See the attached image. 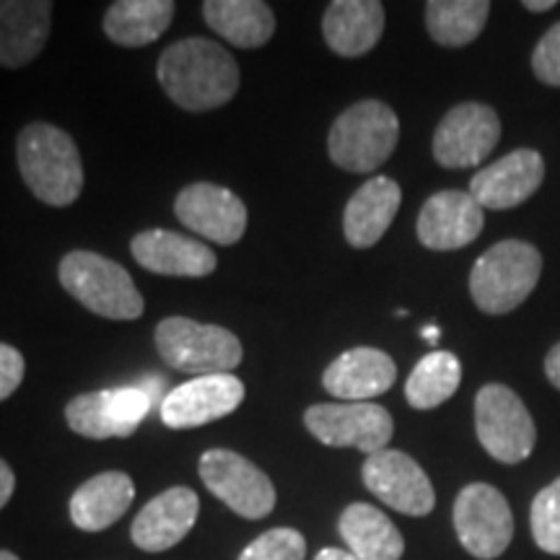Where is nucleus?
Listing matches in <instances>:
<instances>
[{"mask_svg":"<svg viewBox=\"0 0 560 560\" xmlns=\"http://www.w3.org/2000/svg\"><path fill=\"white\" fill-rule=\"evenodd\" d=\"M156 79L179 109L200 115L234 100L242 73L234 55L219 42L187 37L161 52Z\"/></svg>","mask_w":560,"mask_h":560,"instance_id":"1","label":"nucleus"},{"mask_svg":"<svg viewBox=\"0 0 560 560\" xmlns=\"http://www.w3.org/2000/svg\"><path fill=\"white\" fill-rule=\"evenodd\" d=\"M21 179L39 202L68 208L83 192V164L75 140L50 122L24 125L16 138Z\"/></svg>","mask_w":560,"mask_h":560,"instance_id":"2","label":"nucleus"},{"mask_svg":"<svg viewBox=\"0 0 560 560\" xmlns=\"http://www.w3.org/2000/svg\"><path fill=\"white\" fill-rule=\"evenodd\" d=\"M60 285L68 296L94 312L96 317L130 322L143 317L145 304L136 280L120 262L89 249L68 252L58 268Z\"/></svg>","mask_w":560,"mask_h":560,"instance_id":"3","label":"nucleus"},{"mask_svg":"<svg viewBox=\"0 0 560 560\" xmlns=\"http://www.w3.org/2000/svg\"><path fill=\"white\" fill-rule=\"evenodd\" d=\"M400 140L395 109L380 100H363L332 122L327 151L335 166L350 174H371L387 161Z\"/></svg>","mask_w":560,"mask_h":560,"instance_id":"4","label":"nucleus"},{"mask_svg":"<svg viewBox=\"0 0 560 560\" xmlns=\"http://www.w3.org/2000/svg\"><path fill=\"white\" fill-rule=\"evenodd\" d=\"M542 272V255L529 242L493 244L475 260L470 296L480 312L509 314L522 306Z\"/></svg>","mask_w":560,"mask_h":560,"instance_id":"5","label":"nucleus"},{"mask_svg":"<svg viewBox=\"0 0 560 560\" xmlns=\"http://www.w3.org/2000/svg\"><path fill=\"white\" fill-rule=\"evenodd\" d=\"M156 350L172 369L195 376L231 374L244 359L242 340L221 325L166 317L156 325Z\"/></svg>","mask_w":560,"mask_h":560,"instance_id":"6","label":"nucleus"},{"mask_svg":"<svg viewBox=\"0 0 560 560\" xmlns=\"http://www.w3.org/2000/svg\"><path fill=\"white\" fill-rule=\"evenodd\" d=\"M475 431L490 457L501 465H520L537 444V425L527 405L503 384H486L475 397Z\"/></svg>","mask_w":560,"mask_h":560,"instance_id":"7","label":"nucleus"},{"mask_svg":"<svg viewBox=\"0 0 560 560\" xmlns=\"http://www.w3.org/2000/svg\"><path fill=\"white\" fill-rule=\"evenodd\" d=\"M304 425L319 444L332 450L384 452L395 436V420L376 402H322L304 412Z\"/></svg>","mask_w":560,"mask_h":560,"instance_id":"8","label":"nucleus"},{"mask_svg":"<svg viewBox=\"0 0 560 560\" xmlns=\"http://www.w3.org/2000/svg\"><path fill=\"white\" fill-rule=\"evenodd\" d=\"M454 529L462 548L478 560H495L514 540V514L506 495L488 482H470L454 501Z\"/></svg>","mask_w":560,"mask_h":560,"instance_id":"9","label":"nucleus"},{"mask_svg":"<svg viewBox=\"0 0 560 560\" xmlns=\"http://www.w3.org/2000/svg\"><path fill=\"white\" fill-rule=\"evenodd\" d=\"M200 478L215 499H221L244 520H265L276 509V486L255 462L231 450H208L200 457Z\"/></svg>","mask_w":560,"mask_h":560,"instance_id":"10","label":"nucleus"},{"mask_svg":"<svg viewBox=\"0 0 560 560\" xmlns=\"http://www.w3.org/2000/svg\"><path fill=\"white\" fill-rule=\"evenodd\" d=\"M501 140V120L493 107L465 102L452 107L433 132V159L444 170H470L486 161Z\"/></svg>","mask_w":560,"mask_h":560,"instance_id":"11","label":"nucleus"},{"mask_svg":"<svg viewBox=\"0 0 560 560\" xmlns=\"http://www.w3.org/2000/svg\"><path fill=\"white\" fill-rule=\"evenodd\" d=\"M363 486L380 499L384 506L400 511L405 516H425L436 506V493L410 454L384 450L366 457L361 470Z\"/></svg>","mask_w":560,"mask_h":560,"instance_id":"12","label":"nucleus"},{"mask_svg":"<svg viewBox=\"0 0 560 560\" xmlns=\"http://www.w3.org/2000/svg\"><path fill=\"white\" fill-rule=\"evenodd\" d=\"M244 395L247 389L234 374L195 376L161 400V420L174 431L200 429L234 412L244 402Z\"/></svg>","mask_w":560,"mask_h":560,"instance_id":"13","label":"nucleus"},{"mask_svg":"<svg viewBox=\"0 0 560 560\" xmlns=\"http://www.w3.org/2000/svg\"><path fill=\"white\" fill-rule=\"evenodd\" d=\"M174 215L200 240L231 247L247 231V206L226 187L192 182L174 200Z\"/></svg>","mask_w":560,"mask_h":560,"instance_id":"14","label":"nucleus"},{"mask_svg":"<svg viewBox=\"0 0 560 560\" xmlns=\"http://www.w3.org/2000/svg\"><path fill=\"white\" fill-rule=\"evenodd\" d=\"M486 226V213L470 192L441 190L418 213V240L433 252H452L472 244Z\"/></svg>","mask_w":560,"mask_h":560,"instance_id":"15","label":"nucleus"},{"mask_svg":"<svg viewBox=\"0 0 560 560\" xmlns=\"http://www.w3.org/2000/svg\"><path fill=\"white\" fill-rule=\"evenodd\" d=\"M545 179V161L537 151L520 149L475 172L470 195L486 210H509L527 202L540 190Z\"/></svg>","mask_w":560,"mask_h":560,"instance_id":"16","label":"nucleus"},{"mask_svg":"<svg viewBox=\"0 0 560 560\" xmlns=\"http://www.w3.org/2000/svg\"><path fill=\"white\" fill-rule=\"evenodd\" d=\"M130 252L140 268L166 278H206L219 265L208 244L170 229L140 231L132 236Z\"/></svg>","mask_w":560,"mask_h":560,"instance_id":"17","label":"nucleus"},{"mask_svg":"<svg viewBox=\"0 0 560 560\" xmlns=\"http://www.w3.org/2000/svg\"><path fill=\"white\" fill-rule=\"evenodd\" d=\"M200 501L192 488L174 486L138 511L130 537L138 550L166 552L190 535L198 522Z\"/></svg>","mask_w":560,"mask_h":560,"instance_id":"18","label":"nucleus"},{"mask_svg":"<svg viewBox=\"0 0 560 560\" xmlns=\"http://www.w3.org/2000/svg\"><path fill=\"white\" fill-rule=\"evenodd\" d=\"M397 366L380 348H350L338 355L322 374V384L340 402H371L392 389Z\"/></svg>","mask_w":560,"mask_h":560,"instance_id":"19","label":"nucleus"},{"mask_svg":"<svg viewBox=\"0 0 560 560\" xmlns=\"http://www.w3.org/2000/svg\"><path fill=\"white\" fill-rule=\"evenodd\" d=\"M50 0H0V68L19 70L45 50L52 32Z\"/></svg>","mask_w":560,"mask_h":560,"instance_id":"20","label":"nucleus"},{"mask_svg":"<svg viewBox=\"0 0 560 560\" xmlns=\"http://www.w3.org/2000/svg\"><path fill=\"white\" fill-rule=\"evenodd\" d=\"M402 202V190L392 177L363 182L342 213V234L355 249H369L387 234Z\"/></svg>","mask_w":560,"mask_h":560,"instance_id":"21","label":"nucleus"},{"mask_svg":"<svg viewBox=\"0 0 560 560\" xmlns=\"http://www.w3.org/2000/svg\"><path fill=\"white\" fill-rule=\"evenodd\" d=\"M387 13L380 0H335L322 19L327 47L340 58H361L380 45Z\"/></svg>","mask_w":560,"mask_h":560,"instance_id":"22","label":"nucleus"},{"mask_svg":"<svg viewBox=\"0 0 560 560\" xmlns=\"http://www.w3.org/2000/svg\"><path fill=\"white\" fill-rule=\"evenodd\" d=\"M136 499V486L128 472L109 470L83 482L70 495V522L83 532H104L117 520Z\"/></svg>","mask_w":560,"mask_h":560,"instance_id":"23","label":"nucleus"},{"mask_svg":"<svg viewBox=\"0 0 560 560\" xmlns=\"http://www.w3.org/2000/svg\"><path fill=\"white\" fill-rule=\"evenodd\" d=\"M338 532L359 560H400L405 552L400 529L371 503H350L340 514Z\"/></svg>","mask_w":560,"mask_h":560,"instance_id":"24","label":"nucleus"},{"mask_svg":"<svg viewBox=\"0 0 560 560\" xmlns=\"http://www.w3.org/2000/svg\"><path fill=\"white\" fill-rule=\"evenodd\" d=\"M202 16L210 30L242 50H257L276 34V13L262 0H206Z\"/></svg>","mask_w":560,"mask_h":560,"instance_id":"25","label":"nucleus"},{"mask_svg":"<svg viewBox=\"0 0 560 560\" xmlns=\"http://www.w3.org/2000/svg\"><path fill=\"white\" fill-rule=\"evenodd\" d=\"M172 0H117L104 13V34L120 47H145L172 26Z\"/></svg>","mask_w":560,"mask_h":560,"instance_id":"26","label":"nucleus"},{"mask_svg":"<svg viewBox=\"0 0 560 560\" xmlns=\"http://www.w3.org/2000/svg\"><path fill=\"white\" fill-rule=\"evenodd\" d=\"M490 16L488 0H431L425 30L441 47H465L480 37Z\"/></svg>","mask_w":560,"mask_h":560,"instance_id":"27","label":"nucleus"},{"mask_svg":"<svg viewBox=\"0 0 560 560\" xmlns=\"http://www.w3.org/2000/svg\"><path fill=\"white\" fill-rule=\"evenodd\" d=\"M462 382V363L450 350H433L423 355L405 384V397L416 410H433L444 405Z\"/></svg>","mask_w":560,"mask_h":560,"instance_id":"28","label":"nucleus"},{"mask_svg":"<svg viewBox=\"0 0 560 560\" xmlns=\"http://www.w3.org/2000/svg\"><path fill=\"white\" fill-rule=\"evenodd\" d=\"M66 423L73 433L83 439H128L132 431L117 416L112 402V389L83 392L66 405Z\"/></svg>","mask_w":560,"mask_h":560,"instance_id":"29","label":"nucleus"},{"mask_svg":"<svg viewBox=\"0 0 560 560\" xmlns=\"http://www.w3.org/2000/svg\"><path fill=\"white\" fill-rule=\"evenodd\" d=\"M532 540L548 556H560V478L535 495L529 509Z\"/></svg>","mask_w":560,"mask_h":560,"instance_id":"30","label":"nucleus"},{"mask_svg":"<svg viewBox=\"0 0 560 560\" xmlns=\"http://www.w3.org/2000/svg\"><path fill=\"white\" fill-rule=\"evenodd\" d=\"M306 540L299 529L276 527L262 532L242 550L240 560H304Z\"/></svg>","mask_w":560,"mask_h":560,"instance_id":"31","label":"nucleus"},{"mask_svg":"<svg viewBox=\"0 0 560 560\" xmlns=\"http://www.w3.org/2000/svg\"><path fill=\"white\" fill-rule=\"evenodd\" d=\"M532 70L548 86H560V21L537 42L532 52Z\"/></svg>","mask_w":560,"mask_h":560,"instance_id":"32","label":"nucleus"},{"mask_svg":"<svg viewBox=\"0 0 560 560\" xmlns=\"http://www.w3.org/2000/svg\"><path fill=\"white\" fill-rule=\"evenodd\" d=\"M24 374L26 363L21 350L9 346V342H0V402L9 400L13 392L21 387Z\"/></svg>","mask_w":560,"mask_h":560,"instance_id":"33","label":"nucleus"},{"mask_svg":"<svg viewBox=\"0 0 560 560\" xmlns=\"http://www.w3.org/2000/svg\"><path fill=\"white\" fill-rule=\"evenodd\" d=\"M13 490H16V475H13L9 462L0 457V509L11 501Z\"/></svg>","mask_w":560,"mask_h":560,"instance_id":"34","label":"nucleus"},{"mask_svg":"<svg viewBox=\"0 0 560 560\" xmlns=\"http://www.w3.org/2000/svg\"><path fill=\"white\" fill-rule=\"evenodd\" d=\"M545 376H548V382L552 384V387L560 389V342L550 348L548 359H545Z\"/></svg>","mask_w":560,"mask_h":560,"instance_id":"35","label":"nucleus"},{"mask_svg":"<svg viewBox=\"0 0 560 560\" xmlns=\"http://www.w3.org/2000/svg\"><path fill=\"white\" fill-rule=\"evenodd\" d=\"M161 384H164V382H161V376H145L143 382H138V387L143 389L153 402H156L159 395H161Z\"/></svg>","mask_w":560,"mask_h":560,"instance_id":"36","label":"nucleus"},{"mask_svg":"<svg viewBox=\"0 0 560 560\" xmlns=\"http://www.w3.org/2000/svg\"><path fill=\"white\" fill-rule=\"evenodd\" d=\"M314 560H359L353 556L350 550H340V548H322L317 552V558Z\"/></svg>","mask_w":560,"mask_h":560,"instance_id":"37","label":"nucleus"},{"mask_svg":"<svg viewBox=\"0 0 560 560\" xmlns=\"http://www.w3.org/2000/svg\"><path fill=\"white\" fill-rule=\"evenodd\" d=\"M556 0H524V9L527 11H535V13H542V11H550L556 9Z\"/></svg>","mask_w":560,"mask_h":560,"instance_id":"38","label":"nucleus"},{"mask_svg":"<svg viewBox=\"0 0 560 560\" xmlns=\"http://www.w3.org/2000/svg\"><path fill=\"white\" fill-rule=\"evenodd\" d=\"M420 335H423V338L425 340H429L431 342V346H433V342H436L439 340V327H433V325H429V327H423V330H420Z\"/></svg>","mask_w":560,"mask_h":560,"instance_id":"39","label":"nucleus"},{"mask_svg":"<svg viewBox=\"0 0 560 560\" xmlns=\"http://www.w3.org/2000/svg\"><path fill=\"white\" fill-rule=\"evenodd\" d=\"M0 560H21L16 552H11V550H0Z\"/></svg>","mask_w":560,"mask_h":560,"instance_id":"40","label":"nucleus"}]
</instances>
